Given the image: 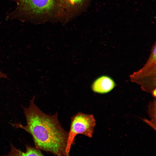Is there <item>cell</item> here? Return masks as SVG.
I'll list each match as a JSON object with an SVG mask.
<instances>
[{
  "label": "cell",
  "instance_id": "obj_2",
  "mask_svg": "<svg viewBox=\"0 0 156 156\" xmlns=\"http://www.w3.org/2000/svg\"><path fill=\"white\" fill-rule=\"evenodd\" d=\"M15 2L16 9L7 18L22 22H32L37 16L47 14L53 8L55 0H10Z\"/></svg>",
  "mask_w": 156,
  "mask_h": 156
},
{
  "label": "cell",
  "instance_id": "obj_5",
  "mask_svg": "<svg viewBox=\"0 0 156 156\" xmlns=\"http://www.w3.org/2000/svg\"><path fill=\"white\" fill-rule=\"evenodd\" d=\"M66 1L70 4L76 5L81 3L83 0H66Z\"/></svg>",
  "mask_w": 156,
  "mask_h": 156
},
{
  "label": "cell",
  "instance_id": "obj_6",
  "mask_svg": "<svg viewBox=\"0 0 156 156\" xmlns=\"http://www.w3.org/2000/svg\"><path fill=\"white\" fill-rule=\"evenodd\" d=\"M3 78H5L8 79L7 75L3 73L0 70V79Z\"/></svg>",
  "mask_w": 156,
  "mask_h": 156
},
{
  "label": "cell",
  "instance_id": "obj_3",
  "mask_svg": "<svg viewBox=\"0 0 156 156\" xmlns=\"http://www.w3.org/2000/svg\"><path fill=\"white\" fill-rule=\"evenodd\" d=\"M96 125V120L93 115L79 112L71 118L70 130L66 148V156L69 155L71 145L76 135L79 134L92 137Z\"/></svg>",
  "mask_w": 156,
  "mask_h": 156
},
{
  "label": "cell",
  "instance_id": "obj_1",
  "mask_svg": "<svg viewBox=\"0 0 156 156\" xmlns=\"http://www.w3.org/2000/svg\"><path fill=\"white\" fill-rule=\"evenodd\" d=\"M35 96L30 101L28 107L22 106L27 125L12 124L16 128L22 129L32 136L36 147L58 156H66V148L68 133L61 126L57 114H47L34 103Z\"/></svg>",
  "mask_w": 156,
  "mask_h": 156
},
{
  "label": "cell",
  "instance_id": "obj_7",
  "mask_svg": "<svg viewBox=\"0 0 156 156\" xmlns=\"http://www.w3.org/2000/svg\"><path fill=\"white\" fill-rule=\"evenodd\" d=\"M152 94L153 95L154 97H155L156 96V89H155L153 90L152 92Z\"/></svg>",
  "mask_w": 156,
  "mask_h": 156
},
{
  "label": "cell",
  "instance_id": "obj_4",
  "mask_svg": "<svg viewBox=\"0 0 156 156\" xmlns=\"http://www.w3.org/2000/svg\"><path fill=\"white\" fill-rule=\"evenodd\" d=\"M114 80L107 76H102L95 80L93 83L91 88L94 92L100 94L107 93L115 87Z\"/></svg>",
  "mask_w": 156,
  "mask_h": 156
}]
</instances>
